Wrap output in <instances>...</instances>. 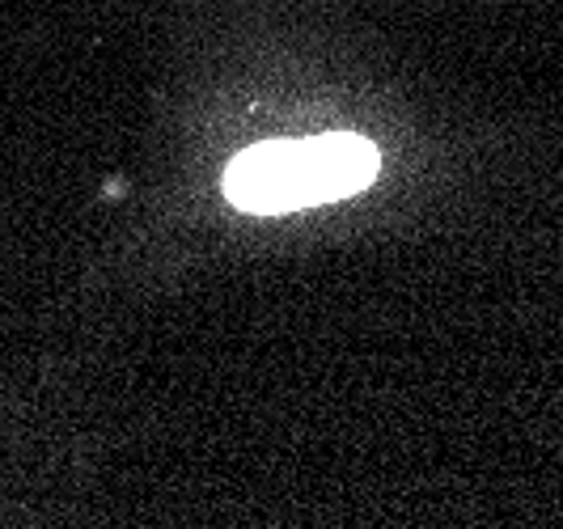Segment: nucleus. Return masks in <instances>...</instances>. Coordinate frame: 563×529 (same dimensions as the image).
Wrapping results in <instances>:
<instances>
[{"label": "nucleus", "instance_id": "nucleus-1", "mask_svg": "<svg viewBox=\"0 0 563 529\" xmlns=\"http://www.w3.org/2000/svg\"><path fill=\"white\" fill-rule=\"evenodd\" d=\"M377 148L361 136H310V140H267L246 148L225 169V196L242 212H292L310 203L356 196L377 178Z\"/></svg>", "mask_w": 563, "mask_h": 529}]
</instances>
